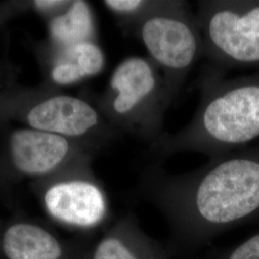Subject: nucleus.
<instances>
[{"instance_id": "nucleus-1", "label": "nucleus", "mask_w": 259, "mask_h": 259, "mask_svg": "<svg viewBox=\"0 0 259 259\" xmlns=\"http://www.w3.org/2000/svg\"><path fill=\"white\" fill-rule=\"evenodd\" d=\"M139 188L166 219L177 248L193 250L259 212V158L223 155L176 175L152 166Z\"/></svg>"}, {"instance_id": "nucleus-2", "label": "nucleus", "mask_w": 259, "mask_h": 259, "mask_svg": "<svg viewBox=\"0 0 259 259\" xmlns=\"http://www.w3.org/2000/svg\"><path fill=\"white\" fill-rule=\"evenodd\" d=\"M210 66L199 81L201 100L191 121L175 135H164L150 150L160 158L185 152L209 158L259 137V83L222 81Z\"/></svg>"}, {"instance_id": "nucleus-3", "label": "nucleus", "mask_w": 259, "mask_h": 259, "mask_svg": "<svg viewBox=\"0 0 259 259\" xmlns=\"http://www.w3.org/2000/svg\"><path fill=\"white\" fill-rule=\"evenodd\" d=\"M171 104L157 66L149 58L130 56L114 68L97 108L115 129L151 146L165 135L164 115Z\"/></svg>"}, {"instance_id": "nucleus-4", "label": "nucleus", "mask_w": 259, "mask_h": 259, "mask_svg": "<svg viewBox=\"0 0 259 259\" xmlns=\"http://www.w3.org/2000/svg\"><path fill=\"white\" fill-rule=\"evenodd\" d=\"M132 33L159 70L169 100L173 103L203 56V39L196 14L185 1L159 0Z\"/></svg>"}, {"instance_id": "nucleus-5", "label": "nucleus", "mask_w": 259, "mask_h": 259, "mask_svg": "<svg viewBox=\"0 0 259 259\" xmlns=\"http://www.w3.org/2000/svg\"><path fill=\"white\" fill-rule=\"evenodd\" d=\"M203 56L211 66L259 62V5L241 9L232 2L204 0L196 13Z\"/></svg>"}, {"instance_id": "nucleus-6", "label": "nucleus", "mask_w": 259, "mask_h": 259, "mask_svg": "<svg viewBox=\"0 0 259 259\" xmlns=\"http://www.w3.org/2000/svg\"><path fill=\"white\" fill-rule=\"evenodd\" d=\"M21 118L29 128L55 134L97 149L119 134L97 107L81 97L67 94L47 96L28 105Z\"/></svg>"}, {"instance_id": "nucleus-7", "label": "nucleus", "mask_w": 259, "mask_h": 259, "mask_svg": "<svg viewBox=\"0 0 259 259\" xmlns=\"http://www.w3.org/2000/svg\"><path fill=\"white\" fill-rule=\"evenodd\" d=\"M7 146L13 166L27 176H44L66 164L85 167L92 153L97 150L82 142L29 127L13 131Z\"/></svg>"}, {"instance_id": "nucleus-8", "label": "nucleus", "mask_w": 259, "mask_h": 259, "mask_svg": "<svg viewBox=\"0 0 259 259\" xmlns=\"http://www.w3.org/2000/svg\"><path fill=\"white\" fill-rule=\"evenodd\" d=\"M48 213L60 222L79 228H93L105 219L107 199L102 189L83 178L52 185L45 194Z\"/></svg>"}, {"instance_id": "nucleus-9", "label": "nucleus", "mask_w": 259, "mask_h": 259, "mask_svg": "<svg viewBox=\"0 0 259 259\" xmlns=\"http://www.w3.org/2000/svg\"><path fill=\"white\" fill-rule=\"evenodd\" d=\"M91 259H169L164 248L140 228L139 220L129 214L113 232L100 241Z\"/></svg>"}, {"instance_id": "nucleus-10", "label": "nucleus", "mask_w": 259, "mask_h": 259, "mask_svg": "<svg viewBox=\"0 0 259 259\" xmlns=\"http://www.w3.org/2000/svg\"><path fill=\"white\" fill-rule=\"evenodd\" d=\"M106 57L96 41L56 48L49 78L57 85H70L102 72Z\"/></svg>"}, {"instance_id": "nucleus-11", "label": "nucleus", "mask_w": 259, "mask_h": 259, "mask_svg": "<svg viewBox=\"0 0 259 259\" xmlns=\"http://www.w3.org/2000/svg\"><path fill=\"white\" fill-rule=\"evenodd\" d=\"M2 248L8 259H60L63 249L53 235L31 224H16L5 232Z\"/></svg>"}, {"instance_id": "nucleus-12", "label": "nucleus", "mask_w": 259, "mask_h": 259, "mask_svg": "<svg viewBox=\"0 0 259 259\" xmlns=\"http://www.w3.org/2000/svg\"><path fill=\"white\" fill-rule=\"evenodd\" d=\"M48 31L55 48L96 41V22L91 5L82 0L70 1L65 10L50 18Z\"/></svg>"}, {"instance_id": "nucleus-13", "label": "nucleus", "mask_w": 259, "mask_h": 259, "mask_svg": "<svg viewBox=\"0 0 259 259\" xmlns=\"http://www.w3.org/2000/svg\"><path fill=\"white\" fill-rule=\"evenodd\" d=\"M157 3L154 0H107L103 2L104 6L118 19L121 26L129 32Z\"/></svg>"}, {"instance_id": "nucleus-14", "label": "nucleus", "mask_w": 259, "mask_h": 259, "mask_svg": "<svg viewBox=\"0 0 259 259\" xmlns=\"http://www.w3.org/2000/svg\"><path fill=\"white\" fill-rule=\"evenodd\" d=\"M214 259H259V232Z\"/></svg>"}, {"instance_id": "nucleus-15", "label": "nucleus", "mask_w": 259, "mask_h": 259, "mask_svg": "<svg viewBox=\"0 0 259 259\" xmlns=\"http://www.w3.org/2000/svg\"><path fill=\"white\" fill-rule=\"evenodd\" d=\"M70 1H60V0H37L32 2V6L38 13L53 17L58 13L65 10Z\"/></svg>"}]
</instances>
